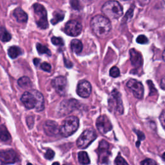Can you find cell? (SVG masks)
<instances>
[{
	"mask_svg": "<svg viewBox=\"0 0 165 165\" xmlns=\"http://www.w3.org/2000/svg\"><path fill=\"white\" fill-rule=\"evenodd\" d=\"M90 26L93 32L100 38H105L108 36L112 29L110 20L101 15L93 17L91 20Z\"/></svg>",
	"mask_w": 165,
	"mask_h": 165,
	"instance_id": "obj_1",
	"label": "cell"
},
{
	"mask_svg": "<svg viewBox=\"0 0 165 165\" xmlns=\"http://www.w3.org/2000/svg\"><path fill=\"white\" fill-rule=\"evenodd\" d=\"M101 11L109 20H117L123 15V7L117 1L111 0L106 2L102 7Z\"/></svg>",
	"mask_w": 165,
	"mask_h": 165,
	"instance_id": "obj_2",
	"label": "cell"
},
{
	"mask_svg": "<svg viewBox=\"0 0 165 165\" xmlns=\"http://www.w3.org/2000/svg\"><path fill=\"white\" fill-rule=\"evenodd\" d=\"M79 119L75 116H69L65 119L60 128V133L63 137H69L74 133L79 128Z\"/></svg>",
	"mask_w": 165,
	"mask_h": 165,
	"instance_id": "obj_3",
	"label": "cell"
},
{
	"mask_svg": "<svg viewBox=\"0 0 165 165\" xmlns=\"http://www.w3.org/2000/svg\"><path fill=\"white\" fill-rule=\"evenodd\" d=\"M108 107L110 112H114L119 115L123 114L124 108L121 95L117 90H114L108 99Z\"/></svg>",
	"mask_w": 165,
	"mask_h": 165,
	"instance_id": "obj_4",
	"label": "cell"
},
{
	"mask_svg": "<svg viewBox=\"0 0 165 165\" xmlns=\"http://www.w3.org/2000/svg\"><path fill=\"white\" fill-rule=\"evenodd\" d=\"M33 7L38 26L41 29H47L48 27V22L45 8L39 3H35Z\"/></svg>",
	"mask_w": 165,
	"mask_h": 165,
	"instance_id": "obj_5",
	"label": "cell"
},
{
	"mask_svg": "<svg viewBox=\"0 0 165 165\" xmlns=\"http://www.w3.org/2000/svg\"><path fill=\"white\" fill-rule=\"evenodd\" d=\"M97 137L95 130L92 128H88L84 130L77 140V146L81 149L87 148Z\"/></svg>",
	"mask_w": 165,
	"mask_h": 165,
	"instance_id": "obj_6",
	"label": "cell"
},
{
	"mask_svg": "<svg viewBox=\"0 0 165 165\" xmlns=\"http://www.w3.org/2000/svg\"><path fill=\"white\" fill-rule=\"evenodd\" d=\"M79 107V102L77 100L69 99L61 102L59 106L58 113L60 115H66L72 112Z\"/></svg>",
	"mask_w": 165,
	"mask_h": 165,
	"instance_id": "obj_7",
	"label": "cell"
},
{
	"mask_svg": "<svg viewBox=\"0 0 165 165\" xmlns=\"http://www.w3.org/2000/svg\"><path fill=\"white\" fill-rule=\"evenodd\" d=\"M53 87L60 96H63L67 91L68 84L66 78L64 76H58L53 79L52 82Z\"/></svg>",
	"mask_w": 165,
	"mask_h": 165,
	"instance_id": "obj_8",
	"label": "cell"
},
{
	"mask_svg": "<svg viewBox=\"0 0 165 165\" xmlns=\"http://www.w3.org/2000/svg\"><path fill=\"white\" fill-rule=\"evenodd\" d=\"M127 87L130 89L133 95L137 99H141L144 94V88L142 84L136 79H130L127 83Z\"/></svg>",
	"mask_w": 165,
	"mask_h": 165,
	"instance_id": "obj_9",
	"label": "cell"
},
{
	"mask_svg": "<svg viewBox=\"0 0 165 165\" xmlns=\"http://www.w3.org/2000/svg\"><path fill=\"white\" fill-rule=\"evenodd\" d=\"M97 130L102 134L108 133L112 129V125L106 115H101L97 118L96 121Z\"/></svg>",
	"mask_w": 165,
	"mask_h": 165,
	"instance_id": "obj_10",
	"label": "cell"
},
{
	"mask_svg": "<svg viewBox=\"0 0 165 165\" xmlns=\"http://www.w3.org/2000/svg\"><path fill=\"white\" fill-rule=\"evenodd\" d=\"M82 31V25L77 21H70L66 23L65 32L70 36H78Z\"/></svg>",
	"mask_w": 165,
	"mask_h": 165,
	"instance_id": "obj_11",
	"label": "cell"
},
{
	"mask_svg": "<svg viewBox=\"0 0 165 165\" xmlns=\"http://www.w3.org/2000/svg\"><path fill=\"white\" fill-rule=\"evenodd\" d=\"M0 160L5 164H14L17 160V155L13 150L0 151Z\"/></svg>",
	"mask_w": 165,
	"mask_h": 165,
	"instance_id": "obj_12",
	"label": "cell"
},
{
	"mask_svg": "<svg viewBox=\"0 0 165 165\" xmlns=\"http://www.w3.org/2000/svg\"><path fill=\"white\" fill-rule=\"evenodd\" d=\"M76 92L80 97L83 98L88 97L92 92L91 84L85 80H82L78 84Z\"/></svg>",
	"mask_w": 165,
	"mask_h": 165,
	"instance_id": "obj_13",
	"label": "cell"
},
{
	"mask_svg": "<svg viewBox=\"0 0 165 165\" xmlns=\"http://www.w3.org/2000/svg\"><path fill=\"white\" fill-rule=\"evenodd\" d=\"M98 154H99V162H101V163H105L108 160L110 154L109 144L106 141L102 140L99 142Z\"/></svg>",
	"mask_w": 165,
	"mask_h": 165,
	"instance_id": "obj_14",
	"label": "cell"
},
{
	"mask_svg": "<svg viewBox=\"0 0 165 165\" xmlns=\"http://www.w3.org/2000/svg\"><path fill=\"white\" fill-rule=\"evenodd\" d=\"M60 127L56 122L47 121L43 125L44 133L48 136H54L60 133Z\"/></svg>",
	"mask_w": 165,
	"mask_h": 165,
	"instance_id": "obj_15",
	"label": "cell"
},
{
	"mask_svg": "<svg viewBox=\"0 0 165 165\" xmlns=\"http://www.w3.org/2000/svg\"><path fill=\"white\" fill-rule=\"evenodd\" d=\"M21 101L27 109L35 108L36 100L33 93L31 92H25L21 97Z\"/></svg>",
	"mask_w": 165,
	"mask_h": 165,
	"instance_id": "obj_16",
	"label": "cell"
},
{
	"mask_svg": "<svg viewBox=\"0 0 165 165\" xmlns=\"http://www.w3.org/2000/svg\"><path fill=\"white\" fill-rule=\"evenodd\" d=\"M130 56L132 65L136 69L141 67L143 63L141 53L137 51L136 49L132 48L130 50Z\"/></svg>",
	"mask_w": 165,
	"mask_h": 165,
	"instance_id": "obj_17",
	"label": "cell"
},
{
	"mask_svg": "<svg viewBox=\"0 0 165 165\" xmlns=\"http://www.w3.org/2000/svg\"><path fill=\"white\" fill-rule=\"evenodd\" d=\"M33 93L34 96L35 100H36V104H35V109L36 110L37 112H41L44 109V97L41 92H38V90H32L30 91Z\"/></svg>",
	"mask_w": 165,
	"mask_h": 165,
	"instance_id": "obj_18",
	"label": "cell"
},
{
	"mask_svg": "<svg viewBox=\"0 0 165 165\" xmlns=\"http://www.w3.org/2000/svg\"><path fill=\"white\" fill-rule=\"evenodd\" d=\"M14 16L16 20L21 23H26L28 20V16L26 13L21 8H17L14 11Z\"/></svg>",
	"mask_w": 165,
	"mask_h": 165,
	"instance_id": "obj_19",
	"label": "cell"
},
{
	"mask_svg": "<svg viewBox=\"0 0 165 165\" xmlns=\"http://www.w3.org/2000/svg\"><path fill=\"white\" fill-rule=\"evenodd\" d=\"M71 48L74 53L78 54L83 50V43L78 39H74L71 42Z\"/></svg>",
	"mask_w": 165,
	"mask_h": 165,
	"instance_id": "obj_20",
	"label": "cell"
},
{
	"mask_svg": "<svg viewBox=\"0 0 165 165\" xmlns=\"http://www.w3.org/2000/svg\"><path fill=\"white\" fill-rule=\"evenodd\" d=\"M22 53V50L18 47H11L8 50V54L12 59H15Z\"/></svg>",
	"mask_w": 165,
	"mask_h": 165,
	"instance_id": "obj_21",
	"label": "cell"
},
{
	"mask_svg": "<svg viewBox=\"0 0 165 165\" xmlns=\"http://www.w3.org/2000/svg\"><path fill=\"white\" fill-rule=\"evenodd\" d=\"M12 36L11 34L8 32L5 27H0V40L3 42L9 41Z\"/></svg>",
	"mask_w": 165,
	"mask_h": 165,
	"instance_id": "obj_22",
	"label": "cell"
},
{
	"mask_svg": "<svg viewBox=\"0 0 165 165\" xmlns=\"http://www.w3.org/2000/svg\"><path fill=\"white\" fill-rule=\"evenodd\" d=\"M17 84H18V85L21 88H27L30 87L31 85H32V82H31L30 79L28 77L24 76L18 79Z\"/></svg>",
	"mask_w": 165,
	"mask_h": 165,
	"instance_id": "obj_23",
	"label": "cell"
},
{
	"mask_svg": "<svg viewBox=\"0 0 165 165\" xmlns=\"http://www.w3.org/2000/svg\"><path fill=\"white\" fill-rule=\"evenodd\" d=\"M65 17V14L62 11H56L53 13V18L51 20L52 25H56L60 21H63Z\"/></svg>",
	"mask_w": 165,
	"mask_h": 165,
	"instance_id": "obj_24",
	"label": "cell"
},
{
	"mask_svg": "<svg viewBox=\"0 0 165 165\" xmlns=\"http://www.w3.org/2000/svg\"><path fill=\"white\" fill-rule=\"evenodd\" d=\"M78 160L80 164H88L90 163V160L89 159L88 154L86 151H80L78 154Z\"/></svg>",
	"mask_w": 165,
	"mask_h": 165,
	"instance_id": "obj_25",
	"label": "cell"
},
{
	"mask_svg": "<svg viewBox=\"0 0 165 165\" xmlns=\"http://www.w3.org/2000/svg\"><path fill=\"white\" fill-rule=\"evenodd\" d=\"M36 48L38 52L40 54H47L48 56H51L50 50L47 47L43 45L41 43H38L36 44Z\"/></svg>",
	"mask_w": 165,
	"mask_h": 165,
	"instance_id": "obj_26",
	"label": "cell"
},
{
	"mask_svg": "<svg viewBox=\"0 0 165 165\" xmlns=\"http://www.w3.org/2000/svg\"><path fill=\"white\" fill-rule=\"evenodd\" d=\"M11 139V136L10 133H8L7 128L5 126L2 125V137L1 139L3 141H7Z\"/></svg>",
	"mask_w": 165,
	"mask_h": 165,
	"instance_id": "obj_27",
	"label": "cell"
},
{
	"mask_svg": "<svg viewBox=\"0 0 165 165\" xmlns=\"http://www.w3.org/2000/svg\"><path fill=\"white\" fill-rule=\"evenodd\" d=\"M52 43L56 46H63L64 41L62 38L57 37H52L51 39Z\"/></svg>",
	"mask_w": 165,
	"mask_h": 165,
	"instance_id": "obj_28",
	"label": "cell"
},
{
	"mask_svg": "<svg viewBox=\"0 0 165 165\" xmlns=\"http://www.w3.org/2000/svg\"><path fill=\"white\" fill-rule=\"evenodd\" d=\"M110 75L112 78H118L120 75V71L117 66H113L110 70Z\"/></svg>",
	"mask_w": 165,
	"mask_h": 165,
	"instance_id": "obj_29",
	"label": "cell"
},
{
	"mask_svg": "<svg viewBox=\"0 0 165 165\" xmlns=\"http://www.w3.org/2000/svg\"><path fill=\"white\" fill-rule=\"evenodd\" d=\"M115 163L116 165H128V164L126 161V160L123 159L122 157V156L120 154H119L117 156L116 159L115 160Z\"/></svg>",
	"mask_w": 165,
	"mask_h": 165,
	"instance_id": "obj_30",
	"label": "cell"
},
{
	"mask_svg": "<svg viewBox=\"0 0 165 165\" xmlns=\"http://www.w3.org/2000/svg\"><path fill=\"white\" fill-rule=\"evenodd\" d=\"M136 41L141 44H146L148 43V39L147 38L145 35H140L138 36L136 39Z\"/></svg>",
	"mask_w": 165,
	"mask_h": 165,
	"instance_id": "obj_31",
	"label": "cell"
},
{
	"mask_svg": "<svg viewBox=\"0 0 165 165\" xmlns=\"http://www.w3.org/2000/svg\"><path fill=\"white\" fill-rule=\"evenodd\" d=\"M54 155H55L54 151H53L51 149H48V150H47L45 154H44V157H45V158L47 159L51 160L53 159V157H54Z\"/></svg>",
	"mask_w": 165,
	"mask_h": 165,
	"instance_id": "obj_32",
	"label": "cell"
},
{
	"mask_svg": "<svg viewBox=\"0 0 165 165\" xmlns=\"http://www.w3.org/2000/svg\"><path fill=\"white\" fill-rule=\"evenodd\" d=\"M141 165H157V163L153 159H146L141 161Z\"/></svg>",
	"mask_w": 165,
	"mask_h": 165,
	"instance_id": "obj_33",
	"label": "cell"
},
{
	"mask_svg": "<svg viewBox=\"0 0 165 165\" xmlns=\"http://www.w3.org/2000/svg\"><path fill=\"white\" fill-rule=\"evenodd\" d=\"M41 69L44 71H45V72H49L51 70V66L50 64L47 63V62H44V63L41 65Z\"/></svg>",
	"mask_w": 165,
	"mask_h": 165,
	"instance_id": "obj_34",
	"label": "cell"
},
{
	"mask_svg": "<svg viewBox=\"0 0 165 165\" xmlns=\"http://www.w3.org/2000/svg\"><path fill=\"white\" fill-rule=\"evenodd\" d=\"M70 5H71V7H72L75 10H79L80 9L79 2L78 0H71Z\"/></svg>",
	"mask_w": 165,
	"mask_h": 165,
	"instance_id": "obj_35",
	"label": "cell"
},
{
	"mask_svg": "<svg viewBox=\"0 0 165 165\" xmlns=\"http://www.w3.org/2000/svg\"><path fill=\"white\" fill-rule=\"evenodd\" d=\"M136 133H137V135L138 136V141H137V146H139V144L140 145V141H142V140H143L145 138V135L143 134V133H142L140 131H137Z\"/></svg>",
	"mask_w": 165,
	"mask_h": 165,
	"instance_id": "obj_36",
	"label": "cell"
},
{
	"mask_svg": "<svg viewBox=\"0 0 165 165\" xmlns=\"http://www.w3.org/2000/svg\"><path fill=\"white\" fill-rule=\"evenodd\" d=\"M159 120H160V123H161L162 127L164 128V129L165 130V110L163 111V112H162L161 114L160 115Z\"/></svg>",
	"mask_w": 165,
	"mask_h": 165,
	"instance_id": "obj_37",
	"label": "cell"
},
{
	"mask_svg": "<svg viewBox=\"0 0 165 165\" xmlns=\"http://www.w3.org/2000/svg\"><path fill=\"white\" fill-rule=\"evenodd\" d=\"M26 123L30 129L32 128L34 125V118L32 117H28L26 118Z\"/></svg>",
	"mask_w": 165,
	"mask_h": 165,
	"instance_id": "obj_38",
	"label": "cell"
},
{
	"mask_svg": "<svg viewBox=\"0 0 165 165\" xmlns=\"http://www.w3.org/2000/svg\"><path fill=\"white\" fill-rule=\"evenodd\" d=\"M148 84H149V88H150V95H151L152 94V93H155L157 91H156V89L154 87V84L152 83V82H151V81H148Z\"/></svg>",
	"mask_w": 165,
	"mask_h": 165,
	"instance_id": "obj_39",
	"label": "cell"
},
{
	"mask_svg": "<svg viewBox=\"0 0 165 165\" xmlns=\"http://www.w3.org/2000/svg\"><path fill=\"white\" fill-rule=\"evenodd\" d=\"M64 63H65V65L66 66V67L67 68H72V66H73V64L71 61L67 60L66 59H64Z\"/></svg>",
	"mask_w": 165,
	"mask_h": 165,
	"instance_id": "obj_40",
	"label": "cell"
},
{
	"mask_svg": "<svg viewBox=\"0 0 165 165\" xmlns=\"http://www.w3.org/2000/svg\"><path fill=\"white\" fill-rule=\"evenodd\" d=\"M160 88L163 90H165V75L162 78L161 81H160Z\"/></svg>",
	"mask_w": 165,
	"mask_h": 165,
	"instance_id": "obj_41",
	"label": "cell"
},
{
	"mask_svg": "<svg viewBox=\"0 0 165 165\" xmlns=\"http://www.w3.org/2000/svg\"><path fill=\"white\" fill-rule=\"evenodd\" d=\"M39 61H40V60H39V59L35 58V59L34 60V65H35V66H38V64L39 63Z\"/></svg>",
	"mask_w": 165,
	"mask_h": 165,
	"instance_id": "obj_42",
	"label": "cell"
},
{
	"mask_svg": "<svg viewBox=\"0 0 165 165\" xmlns=\"http://www.w3.org/2000/svg\"><path fill=\"white\" fill-rule=\"evenodd\" d=\"M2 134V125L0 126V139H1Z\"/></svg>",
	"mask_w": 165,
	"mask_h": 165,
	"instance_id": "obj_43",
	"label": "cell"
},
{
	"mask_svg": "<svg viewBox=\"0 0 165 165\" xmlns=\"http://www.w3.org/2000/svg\"><path fill=\"white\" fill-rule=\"evenodd\" d=\"M163 60L165 61V50H164V52H163Z\"/></svg>",
	"mask_w": 165,
	"mask_h": 165,
	"instance_id": "obj_44",
	"label": "cell"
},
{
	"mask_svg": "<svg viewBox=\"0 0 165 165\" xmlns=\"http://www.w3.org/2000/svg\"><path fill=\"white\" fill-rule=\"evenodd\" d=\"M162 159H163V160H164V161H165V152L162 155Z\"/></svg>",
	"mask_w": 165,
	"mask_h": 165,
	"instance_id": "obj_45",
	"label": "cell"
},
{
	"mask_svg": "<svg viewBox=\"0 0 165 165\" xmlns=\"http://www.w3.org/2000/svg\"><path fill=\"white\" fill-rule=\"evenodd\" d=\"M52 165H60L58 162H55L52 164Z\"/></svg>",
	"mask_w": 165,
	"mask_h": 165,
	"instance_id": "obj_46",
	"label": "cell"
},
{
	"mask_svg": "<svg viewBox=\"0 0 165 165\" xmlns=\"http://www.w3.org/2000/svg\"><path fill=\"white\" fill-rule=\"evenodd\" d=\"M83 1H84V2H88V1H90V0H83Z\"/></svg>",
	"mask_w": 165,
	"mask_h": 165,
	"instance_id": "obj_47",
	"label": "cell"
},
{
	"mask_svg": "<svg viewBox=\"0 0 165 165\" xmlns=\"http://www.w3.org/2000/svg\"><path fill=\"white\" fill-rule=\"evenodd\" d=\"M27 165H33V164H32L31 163H28V164H27Z\"/></svg>",
	"mask_w": 165,
	"mask_h": 165,
	"instance_id": "obj_48",
	"label": "cell"
},
{
	"mask_svg": "<svg viewBox=\"0 0 165 165\" xmlns=\"http://www.w3.org/2000/svg\"><path fill=\"white\" fill-rule=\"evenodd\" d=\"M124 1H127V0H124Z\"/></svg>",
	"mask_w": 165,
	"mask_h": 165,
	"instance_id": "obj_49",
	"label": "cell"
},
{
	"mask_svg": "<svg viewBox=\"0 0 165 165\" xmlns=\"http://www.w3.org/2000/svg\"><path fill=\"white\" fill-rule=\"evenodd\" d=\"M164 42H165V39H164Z\"/></svg>",
	"mask_w": 165,
	"mask_h": 165,
	"instance_id": "obj_50",
	"label": "cell"
},
{
	"mask_svg": "<svg viewBox=\"0 0 165 165\" xmlns=\"http://www.w3.org/2000/svg\"><path fill=\"white\" fill-rule=\"evenodd\" d=\"M64 165H65V164H64Z\"/></svg>",
	"mask_w": 165,
	"mask_h": 165,
	"instance_id": "obj_51",
	"label": "cell"
}]
</instances>
